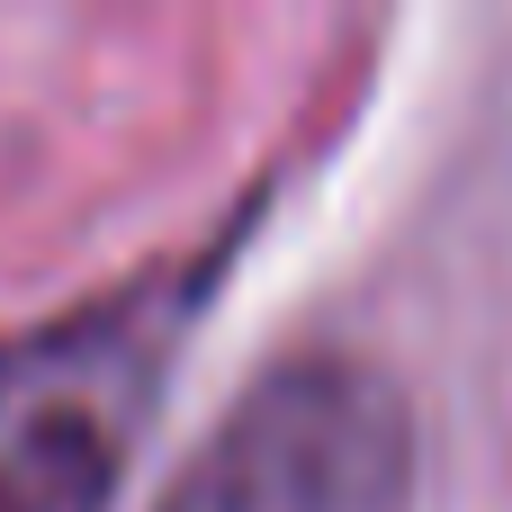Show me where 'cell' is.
I'll use <instances>...</instances> for the list:
<instances>
[{"mask_svg": "<svg viewBox=\"0 0 512 512\" xmlns=\"http://www.w3.org/2000/svg\"><path fill=\"white\" fill-rule=\"evenodd\" d=\"M414 414L360 360H279L180 468L162 512H405Z\"/></svg>", "mask_w": 512, "mask_h": 512, "instance_id": "1", "label": "cell"}, {"mask_svg": "<svg viewBox=\"0 0 512 512\" xmlns=\"http://www.w3.org/2000/svg\"><path fill=\"white\" fill-rule=\"evenodd\" d=\"M117 477V423L90 396H45L0 432V512H99Z\"/></svg>", "mask_w": 512, "mask_h": 512, "instance_id": "2", "label": "cell"}]
</instances>
